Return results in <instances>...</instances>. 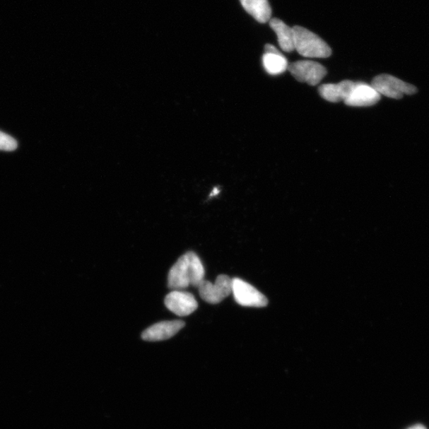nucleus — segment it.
Instances as JSON below:
<instances>
[{"label":"nucleus","instance_id":"4468645a","mask_svg":"<svg viewBox=\"0 0 429 429\" xmlns=\"http://www.w3.org/2000/svg\"><path fill=\"white\" fill-rule=\"evenodd\" d=\"M17 147L18 142L14 138L0 131V151H14Z\"/></svg>","mask_w":429,"mask_h":429},{"label":"nucleus","instance_id":"2eb2a0df","mask_svg":"<svg viewBox=\"0 0 429 429\" xmlns=\"http://www.w3.org/2000/svg\"><path fill=\"white\" fill-rule=\"evenodd\" d=\"M408 429H427L425 426L421 425H416L411 428H409Z\"/></svg>","mask_w":429,"mask_h":429},{"label":"nucleus","instance_id":"f03ea898","mask_svg":"<svg viewBox=\"0 0 429 429\" xmlns=\"http://www.w3.org/2000/svg\"><path fill=\"white\" fill-rule=\"evenodd\" d=\"M293 29L294 49L300 55L309 59H327L331 55V49L322 38L300 25Z\"/></svg>","mask_w":429,"mask_h":429},{"label":"nucleus","instance_id":"6e6552de","mask_svg":"<svg viewBox=\"0 0 429 429\" xmlns=\"http://www.w3.org/2000/svg\"><path fill=\"white\" fill-rule=\"evenodd\" d=\"M380 99L381 95L372 86L356 82L344 104L350 107H370L376 105Z\"/></svg>","mask_w":429,"mask_h":429},{"label":"nucleus","instance_id":"1a4fd4ad","mask_svg":"<svg viewBox=\"0 0 429 429\" xmlns=\"http://www.w3.org/2000/svg\"><path fill=\"white\" fill-rule=\"evenodd\" d=\"M182 321L163 322L153 324L146 329L142 338L146 341H163L175 336L177 333L184 328Z\"/></svg>","mask_w":429,"mask_h":429},{"label":"nucleus","instance_id":"f257e3e1","mask_svg":"<svg viewBox=\"0 0 429 429\" xmlns=\"http://www.w3.org/2000/svg\"><path fill=\"white\" fill-rule=\"evenodd\" d=\"M204 268L199 257L189 252L172 266L168 275V287L172 290H182L189 286L197 287L204 278Z\"/></svg>","mask_w":429,"mask_h":429},{"label":"nucleus","instance_id":"ddd939ff","mask_svg":"<svg viewBox=\"0 0 429 429\" xmlns=\"http://www.w3.org/2000/svg\"><path fill=\"white\" fill-rule=\"evenodd\" d=\"M243 8L259 23L271 20L272 10L268 0H240Z\"/></svg>","mask_w":429,"mask_h":429},{"label":"nucleus","instance_id":"9d476101","mask_svg":"<svg viewBox=\"0 0 429 429\" xmlns=\"http://www.w3.org/2000/svg\"><path fill=\"white\" fill-rule=\"evenodd\" d=\"M262 64L267 74L276 76L283 74L289 66L286 57L273 45L266 44Z\"/></svg>","mask_w":429,"mask_h":429},{"label":"nucleus","instance_id":"f8f14e48","mask_svg":"<svg viewBox=\"0 0 429 429\" xmlns=\"http://www.w3.org/2000/svg\"><path fill=\"white\" fill-rule=\"evenodd\" d=\"M271 29L276 33L279 47L286 53L293 52L294 49V32L283 21L279 18H272L270 20Z\"/></svg>","mask_w":429,"mask_h":429},{"label":"nucleus","instance_id":"0eeeda50","mask_svg":"<svg viewBox=\"0 0 429 429\" xmlns=\"http://www.w3.org/2000/svg\"><path fill=\"white\" fill-rule=\"evenodd\" d=\"M165 305L175 315L185 317L197 310L198 304L193 294L182 290H172L165 297Z\"/></svg>","mask_w":429,"mask_h":429},{"label":"nucleus","instance_id":"7ed1b4c3","mask_svg":"<svg viewBox=\"0 0 429 429\" xmlns=\"http://www.w3.org/2000/svg\"><path fill=\"white\" fill-rule=\"evenodd\" d=\"M370 86L380 95L396 100L401 99L404 95H413L418 92L415 86L388 74L375 76Z\"/></svg>","mask_w":429,"mask_h":429},{"label":"nucleus","instance_id":"20e7f679","mask_svg":"<svg viewBox=\"0 0 429 429\" xmlns=\"http://www.w3.org/2000/svg\"><path fill=\"white\" fill-rule=\"evenodd\" d=\"M287 70L298 81L307 83L311 86H317L328 73L322 64L311 60H302L289 64Z\"/></svg>","mask_w":429,"mask_h":429},{"label":"nucleus","instance_id":"9b49d317","mask_svg":"<svg viewBox=\"0 0 429 429\" xmlns=\"http://www.w3.org/2000/svg\"><path fill=\"white\" fill-rule=\"evenodd\" d=\"M356 82L349 80L343 81L338 84H325L319 86L318 90L321 97L331 103L344 102L349 97Z\"/></svg>","mask_w":429,"mask_h":429},{"label":"nucleus","instance_id":"39448f33","mask_svg":"<svg viewBox=\"0 0 429 429\" xmlns=\"http://www.w3.org/2000/svg\"><path fill=\"white\" fill-rule=\"evenodd\" d=\"M197 288L204 302L212 305L219 304L232 293L233 279L221 274L217 277L215 283L204 279Z\"/></svg>","mask_w":429,"mask_h":429},{"label":"nucleus","instance_id":"423d86ee","mask_svg":"<svg viewBox=\"0 0 429 429\" xmlns=\"http://www.w3.org/2000/svg\"><path fill=\"white\" fill-rule=\"evenodd\" d=\"M232 293L235 302L242 306L262 308L268 305V300L264 294L240 278L233 279Z\"/></svg>","mask_w":429,"mask_h":429}]
</instances>
